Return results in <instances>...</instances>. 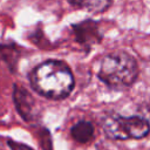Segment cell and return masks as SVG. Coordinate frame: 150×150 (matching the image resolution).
<instances>
[{
	"instance_id": "cell-8",
	"label": "cell",
	"mask_w": 150,
	"mask_h": 150,
	"mask_svg": "<svg viewBox=\"0 0 150 150\" xmlns=\"http://www.w3.org/2000/svg\"><path fill=\"white\" fill-rule=\"evenodd\" d=\"M8 146L11 150H33L30 146H28L23 143L13 141V139H8Z\"/></svg>"
},
{
	"instance_id": "cell-6",
	"label": "cell",
	"mask_w": 150,
	"mask_h": 150,
	"mask_svg": "<svg viewBox=\"0 0 150 150\" xmlns=\"http://www.w3.org/2000/svg\"><path fill=\"white\" fill-rule=\"evenodd\" d=\"M70 134L71 137L77 142V143H82L86 144L88 142H90L94 138L95 135V128L91 122L82 120L76 122L71 129H70Z\"/></svg>"
},
{
	"instance_id": "cell-2",
	"label": "cell",
	"mask_w": 150,
	"mask_h": 150,
	"mask_svg": "<svg viewBox=\"0 0 150 150\" xmlns=\"http://www.w3.org/2000/svg\"><path fill=\"white\" fill-rule=\"evenodd\" d=\"M97 76L111 89H125L136 81L138 66L135 57L127 52H112L102 59Z\"/></svg>"
},
{
	"instance_id": "cell-7",
	"label": "cell",
	"mask_w": 150,
	"mask_h": 150,
	"mask_svg": "<svg viewBox=\"0 0 150 150\" xmlns=\"http://www.w3.org/2000/svg\"><path fill=\"white\" fill-rule=\"evenodd\" d=\"M71 5L86 9L90 13L98 14L110 8L114 0H68Z\"/></svg>"
},
{
	"instance_id": "cell-5",
	"label": "cell",
	"mask_w": 150,
	"mask_h": 150,
	"mask_svg": "<svg viewBox=\"0 0 150 150\" xmlns=\"http://www.w3.org/2000/svg\"><path fill=\"white\" fill-rule=\"evenodd\" d=\"M13 100L16 110L22 116V118H25L26 121H30L34 118L36 111V104L34 97L30 95L28 90H26L23 87L15 84L13 91Z\"/></svg>"
},
{
	"instance_id": "cell-1",
	"label": "cell",
	"mask_w": 150,
	"mask_h": 150,
	"mask_svg": "<svg viewBox=\"0 0 150 150\" xmlns=\"http://www.w3.org/2000/svg\"><path fill=\"white\" fill-rule=\"evenodd\" d=\"M32 88L50 100L66 98L74 88V75L67 63L60 60H47L38 64L29 76Z\"/></svg>"
},
{
	"instance_id": "cell-4",
	"label": "cell",
	"mask_w": 150,
	"mask_h": 150,
	"mask_svg": "<svg viewBox=\"0 0 150 150\" xmlns=\"http://www.w3.org/2000/svg\"><path fill=\"white\" fill-rule=\"evenodd\" d=\"M73 29L77 43L87 48L98 43L102 39L98 23L93 20H84L77 25H73Z\"/></svg>"
},
{
	"instance_id": "cell-3",
	"label": "cell",
	"mask_w": 150,
	"mask_h": 150,
	"mask_svg": "<svg viewBox=\"0 0 150 150\" xmlns=\"http://www.w3.org/2000/svg\"><path fill=\"white\" fill-rule=\"evenodd\" d=\"M104 134L117 141L139 139L150 132V123L142 116H122L110 112L102 117L101 121Z\"/></svg>"
}]
</instances>
